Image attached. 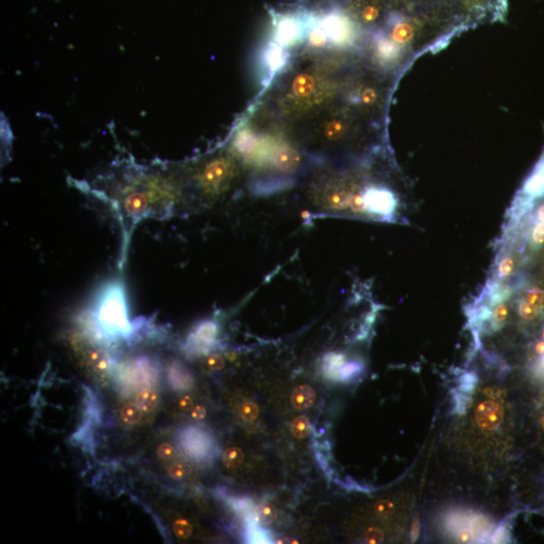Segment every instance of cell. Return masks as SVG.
<instances>
[{
	"instance_id": "7c38bea8",
	"label": "cell",
	"mask_w": 544,
	"mask_h": 544,
	"mask_svg": "<svg viewBox=\"0 0 544 544\" xmlns=\"http://www.w3.org/2000/svg\"><path fill=\"white\" fill-rule=\"evenodd\" d=\"M475 418L481 429L485 431H494L502 424L504 420V409L502 405L496 401H482L476 408Z\"/></svg>"
},
{
	"instance_id": "277c9868",
	"label": "cell",
	"mask_w": 544,
	"mask_h": 544,
	"mask_svg": "<svg viewBox=\"0 0 544 544\" xmlns=\"http://www.w3.org/2000/svg\"><path fill=\"white\" fill-rule=\"evenodd\" d=\"M368 219L395 222L399 216V199L394 191L385 185H372L363 191Z\"/></svg>"
},
{
	"instance_id": "ab89813d",
	"label": "cell",
	"mask_w": 544,
	"mask_h": 544,
	"mask_svg": "<svg viewBox=\"0 0 544 544\" xmlns=\"http://www.w3.org/2000/svg\"><path fill=\"white\" fill-rule=\"evenodd\" d=\"M166 472L170 478L180 481L183 480L187 475V468L180 462H172L166 467Z\"/></svg>"
},
{
	"instance_id": "8d00e7d4",
	"label": "cell",
	"mask_w": 544,
	"mask_h": 544,
	"mask_svg": "<svg viewBox=\"0 0 544 544\" xmlns=\"http://www.w3.org/2000/svg\"><path fill=\"white\" fill-rule=\"evenodd\" d=\"M240 416L245 422H254L259 416L258 405L252 401H247L240 408Z\"/></svg>"
},
{
	"instance_id": "e0dca14e",
	"label": "cell",
	"mask_w": 544,
	"mask_h": 544,
	"mask_svg": "<svg viewBox=\"0 0 544 544\" xmlns=\"http://www.w3.org/2000/svg\"><path fill=\"white\" fill-rule=\"evenodd\" d=\"M85 361L89 365L93 372L98 375H106L113 367V360L109 354L98 348H88L85 352Z\"/></svg>"
},
{
	"instance_id": "681fc988",
	"label": "cell",
	"mask_w": 544,
	"mask_h": 544,
	"mask_svg": "<svg viewBox=\"0 0 544 544\" xmlns=\"http://www.w3.org/2000/svg\"><path fill=\"white\" fill-rule=\"evenodd\" d=\"M541 427H543V429H544V416H543V418H541Z\"/></svg>"
},
{
	"instance_id": "60d3db41",
	"label": "cell",
	"mask_w": 544,
	"mask_h": 544,
	"mask_svg": "<svg viewBox=\"0 0 544 544\" xmlns=\"http://www.w3.org/2000/svg\"><path fill=\"white\" fill-rule=\"evenodd\" d=\"M375 513L378 517L387 518L392 515L394 511V504L389 500H380L375 504Z\"/></svg>"
},
{
	"instance_id": "30bf717a",
	"label": "cell",
	"mask_w": 544,
	"mask_h": 544,
	"mask_svg": "<svg viewBox=\"0 0 544 544\" xmlns=\"http://www.w3.org/2000/svg\"><path fill=\"white\" fill-rule=\"evenodd\" d=\"M312 16H299L295 14L280 15L276 21L275 41L282 47L295 45L304 36L310 27Z\"/></svg>"
},
{
	"instance_id": "2e32d148",
	"label": "cell",
	"mask_w": 544,
	"mask_h": 544,
	"mask_svg": "<svg viewBox=\"0 0 544 544\" xmlns=\"http://www.w3.org/2000/svg\"><path fill=\"white\" fill-rule=\"evenodd\" d=\"M287 57V52L282 45L277 43H271L267 45L263 53V62L271 76L277 74L286 67Z\"/></svg>"
},
{
	"instance_id": "83f0119b",
	"label": "cell",
	"mask_w": 544,
	"mask_h": 544,
	"mask_svg": "<svg viewBox=\"0 0 544 544\" xmlns=\"http://www.w3.org/2000/svg\"><path fill=\"white\" fill-rule=\"evenodd\" d=\"M276 517H277V509L271 503L260 504L254 510V518L261 525H263V524L264 525L271 524L276 519Z\"/></svg>"
},
{
	"instance_id": "3957f363",
	"label": "cell",
	"mask_w": 544,
	"mask_h": 544,
	"mask_svg": "<svg viewBox=\"0 0 544 544\" xmlns=\"http://www.w3.org/2000/svg\"><path fill=\"white\" fill-rule=\"evenodd\" d=\"M177 442L183 455L198 463H206L217 455L215 438L204 427L196 425L183 427L179 431Z\"/></svg>"
},
{
	"instance_id": "7bdbcfd3",
	"label": "cell",
	"mask_w": 544,
	"mask_h": 544,
	"mask_svg": "<svg viewBox=\"0 0 544 544\" xmlns=\"http://www.w3.org/2000/svg\"><path fill=\"white\" fill-rule=\"evenodd\" d=\"M377 93L376 91L373 89H366L362 91L359 96L360 102L363 104H372L376 101Z\"/></svg>"
},
{
	"instance_id": "c3c4849f",
	"label": "cell",
	"mask_w": 544,
	"mask_h": 544,
	"mask_svg": "<svg viewBox=\"0 0 544 544\" xmlns=\"http://www.w3.org/2000/svg\"><path fill=\"white\" fill-rule=\"evenodd\" d=\"M533 351H534V354L536 356H541L544 354V341L539 340L535 343L534 346H533Z\"/></svg>"
},
{
	"instance_id": "ffe728a7",
	"label": "cell",
	"mask_w": 544,
	"mask_h": 544,
	"mask_svg": "<svg viewBox=\"0 0 544 544\" xmlns=\"http://www.w3.org/2000/svg\"><path fill=\"white\" fill-rule=\"evenodd\" d=\"M245 539L248 543H271V533L257 522L256 518H247L245 529Z\"/></svg>"
},
{
	"instance_id": "603a6c76",
	"label": "cell",
	"mask_w": 544,
	"mask_h": 544,
	"mask_svg": "<svg viewBox=\"0 0 544 544\" xmlns=\"http://www.w3.org/2000/svg\"><path fill=\"white\" fill-rule=\"evenodd\" d=\"M317 83L315 78L310 74H299L295 78L293 82V92L297 96L304 97L310 96L316 90Z\"/></svg>"
},
{
	"instance_id": "d6986e66",
	"label": "cell",
	"mask_w": 544,
	"mask_h": 544,
	"mask_svg": "<svg viewBox=\"0 0 544 544\" xmlns=\"http://www.w3.org/2000/svg\"><path fill=\"white\" fill-rule=\"evenodd\" d=\"M135 403L144 414L152 413L159 403V393L150 386L140 388L136 393Z\"/></svg>"
},
{
	"instance_id": "9c48e42d",
	"label": "cell",
	"mask_w": 544,
	"mask_h": 544,
	"mask_svg": "<svg viewBox=\"0 0 544 544\" xmlns=\"http://www.w3.org/2000/svg\"><path fill=\"white\" fill-rule=\"evenodd\" d=\"M219 332L220 327L215 319L201 321L188 336L185 348L191 354L208 355L217 346Z\"/></svg>"
},
{
	"instance_id": "f6af8a7d",
	"label": "cell",
	"mask_w": 544,
	"mask_h": 544,
	"mask_svg": "<svg viewBox=\"0 0 544 544\" xmlns=\"http://www.w3.org/2000/svg\"><path fill=\"white\" fill-rule=\"evenodd\" d=\"M366 539L368 543H377L382 541L383 535H382L381 531L378 530V529H370V530L367 532Z\"/></svg>"
},
{
	"instance_id": "1f68e13d",
	"label": "cell",
	"mask_w": 544,
	"mask_h": 544,
	"mask_svg": "<svg viewBox=\"0 0 544 544\" xmlns=\"http://www.w3.org/2000/svg\"><path fill=\"white\" fill-rule=\"evenodd\" d=\"M310 427H312V425H310V420L306 416H297L291 423V433H293V437L304 438L310 435Z\"/></svg>"
},
{
	"instance_id": "f546056e",
	"label": "cell",
	"mask_w": 544,
	"mask_h": 544,
	"mask_svg": "<svg viewBox=\"0 0 544 544\" xmlns=\"http://www.w3.org/2000/svg\"><path fill=\"white\" fill-rule=\"evenodd\" d=\"M364 370V364L360 361L346 362L339 372L338 380L351 381L359 376Z\"/></svg>"
},
{
	"instance_id": "9a60e30c",
	"label": "cell",
	"mask_w": 544,
	"mask_h": 544,
	"mask_svg": "<svg viewBox=\"0 0 544 544\" xmlns=\"http://www.w3.org/2000/svg\"><path fill=\"white\" fill-rule=\"evenodd\" d=\"M388 25L390 27V38L397 45H407L413 38L416 30L409 19L403 15H390Z\"/></svg>"
},
{
	"instance_id": "d4e9b609",
	"label": "cell",
	"mask_w": 544,
	"mask_h": 544,
	"mask_svg": "<svg viewBox=\"0 0 544 544\" xmlns=\"http://www.w3.org/2000/svg\"><path fill=\"white\" fill-rule=\"evenodd\" d=\"M144 414V412L138 408L135 403H124L121 407L120 411L122 422L126 425H131V427L138 424V423L141 422Z\"/></svg>"
},
{
	"instance_id": "4dcf8cb0",
	"label": "cell",
	"mask_w": 544,
	"mask_h": 544,
	"mask_svg": "<svg viewBox=\"0 0 544 544\" xmlns=\"http://www.w3.org/2000/svg\"><path fill=\"white\" fill-rule=\"evenodd\" d=\"M346 131V123L343 122L342 120H335L326 124L324 133L330 141H337L345 135Z\"/></svg>"
},
{
	"instance_id": "484cf974",
	"label": "cell",
	"mask_w": 544,
	"mask_h": 544,
	"mask_svg": "<svg viewBox=\"0 0 544 544\" xmlns=\"http://www.w3.org/2000/svg\"><path fill=\"white\" fill-rule=\"evenodd\" d=\"M257 144L256 136L250 131H242L235 138L234 146L241 155H250L256 148Z\"/></svg>"
},
{
	"instance_id": "f1b7e54d",
	"label": "cell",
	"mask_w": 544,
	"mask_h": 544,
	"mask_svg": "<svg viewBox=\"0 0 544 544\" xmlns=\"http://www.w3.org/2000/svg\"><path fill=\"white\" fill-rule=\"evenodd\" d=\"M244 453L241 449L231 446L226 449L222 455V463L227 468H236L243 463Z\"/></svg>"
},
{
	"instance_id": "f35d334b",
	"label": "cell",
	"mask_w": 544,
	"mask_h": 544,
	"mask_svg": "<svg viewBox=\"0 0 544 544\" xmlns=\"http://www.w3.org/2000/svg\"><path fill=\"white\" fill-rule=\"evenodd\" d=\"M460 390L463 393H468L474 390L478 378L474 372H466L460 377Z\"/></svg>"
},
{
	"instance_id": "6da1fadb",
	"label": "cell",
	"mask_w": 544,
	"mask_h": 544,
	"mask_svg": "<svg viewBox=\"0 0 544 544\" xmlns=\"http://www.w3.org/2000/svg\"><path fill=\"white\" fill-rule=\"evenodd\" d=\"M112 185L120 213L133 223L150 216L166 215L176 203L177 187L157 168L133 166L120 172Z\"/></svg>"
},
{
	"instance_id": "7402d4cb",
	"label": "cell",
	"mask_w": 544,
	"mask_h": 544,
	"mask_svg": "<svg viewBox=\"0 0 544 544\" xmlns=\"http://www.w3.org/2000/svg\"><path fill=\"white\" fill-rule=\"evenodd\" d=\"M346 356L340 352H330L323 358V371L331 379L338 380L339 372L346 363Z\"/></svg>"
},
{
	"instance_id": "74e56055",
	"label": "cell",
	"mask_w": 544,
	"mask_h": 544,
	"mask_svg": "<svg viewBox=\"0 0 544 544\" xmlns=\"http://www.w3.org/2000/svg\"><path fill=\"white\" fill-rule=\"evenodd\" d=\"M489 543H509L510 532L507 528V524L501 523V525H499L494 532H492L491 536H489Z\"/></svg>"
},
{
	"instance_id": "44dd1931",
	"label": "cell",
	"mask_w": 544,
	"mask_h": 544,
	"mask_svg": "<svg viewBox=\"0 0 544 544\" xmlns=\"http://www.w3.org/2000/svg\"><path fill=\"white\" fill-rule=\"evenodd\" d=\"M316 397L314 388L308 385L299 386L291 394V405L297 409L306 410L314 405Z\"/></svg>"
},
{
	"instance_id": "ac0fdd59",
	"label": "cell",
	"mask_w": 544,
	"mask_h": 544,
	"mask_svg": "<svg viewBox=\"0 0 544 544\" xmlns=\"http://www.w3.org/2000/svg\"><path fill=\"white\" fill-rule=\"evenodd\" d=\"M375 44H376L378 58L384 62H392L400 55V45L393 42L392 38L382 32H378L375 36Z\"/></svg>"
},
{
	"instance_id": "7a4b0ae2",
	"label": "cell",
	"mask_w": 544,
	"mask_h": 544,
	"mask_svg": "<svg viewBox=\"0 0 544 544\" xmlns=\"http://www.w3.org/2000/svg\"><path fill=\"white\" fill-rule=\"evenodd\" d=\"M144 321L129 319L126 293L122 282H108L99 291L92 310L83 316L84 328L97 342L131 340L144 328Z\"/></svg>"
},
{
	"instance_id": "d590c367",
	"label": "cell",
	"mask_w": 544,
	"mask_h": 544,
	"mask_svg": "<svg viewBox=\"0 0 544 544\" xmlns=\"http://www.w3.org/2000/svg\"><path fill=\"white\" fill-rule=\"evenodd\" d=\"M157 455L161 461L172 462L177 457V450L170 442H163L157 446Z\"/></svg>"
},
{
	"instance_id": "4fadbf2b",
	"label": "cell",
	"mask_w": 544,
	"mask_h": 544,
	"mask_svg": "<svg viewBox=\"0 0 544 544\" xmlns=\"http://www.w3.org/2000/svg\"><path fill=\"white\" fill-rule=\"evenodd\" d=\"M518 196L528 200L535 201L544 196V152L539 163L533 168L530 176L524 181L523 187Z\"/></svg>"
},
{
	"instance_id": "836d02e7",
	"label": "cell",
	"mask_w": 544,
	"mask_h": 544,
	"mask_svg": "<svg viewBox=\"0 0 544 544\" xmlns=\"http://www.w3.org/2000/svg\"><path fill=\"white\" fill-rule=\"evenodd\" d=\"M380 14V6L376 2H369L363 6L360 12V19L363 23H370L376 21Z\"/></svg>"
},
{
	"instance_id": "cb8c5ba5",
	"label": "cell",
	"mask_w": 544,
	"mask_h": 544,
	"mask_svg": "<svg viewBox=\"0 0 544 544\" xmlns=\"http://www.w3.org/2000/svg\"><path fill=\"white\" fill-rule=\"evenodd\" d=\"M513 304H515V312L517 316L519 317L522 321H528V323L535 321V319L539 317L541 310H543L541 308L529 304V302L525 301L520 295H517Z\"/></svg>"
},
{
	"instance_id": "5bb4252c",
	"label": "cell",
	"mask_w": 544,
	"mask_h": 544,
	"mask_svg": "<svg viewBox=\"0 0 544 544\" xmlns=\"http://www.w3.org/2000/svg\"><path fill=\"white\" fill-rule=\"evenodd\" d=\"M302 155L289 146H282L274 150L271 157V165L282 174H291L299 168Z\"/></svg>"
},
{
	"instance_id": "e575fe53",
	"label": "cell",
	"mask_w": 544,
	"mask_h": 544,
	"mask_svg": "<svg viewBox=\"0 0 544 544\" xmlns=\"http://www.w3.org/2000/svg\"><path fill=\"white\" fill-rule=\"evenodd\" d=\"M204 367L208 371H219L225 367V359L218 353H210L206 355Z\"/></svg>"
},
{
	"instance_id": "d6a6232c",
	"label": "cell",
	"mask_w": 544,
	"mask_h": 544,
	"mask_svg": "<svg viewBox=\"0 0 544 544\" xmlns=\"http://www.w3.org/2000/svg\"><path fill=\"white\" fill-rule=\"evenodd\" d=\"M172 530L178 539H188L193 532V526L185 518H177L172 522Z\"/></svg>"
},
{
	"instance_id": "7dc6e473",
	"label": "cell",
	"mask_w": 544,
	"mask_h": 544,
	"mask_svg": "<svg viewBox=\"0 0 544 544\" xmlns=\"http://www.w3.org/2000/svg\"><path fill=\"white\" fill-rule=\"evenodd\" d=\"M535 374L539 375L544 379V354L539 356V359L537 360L536 364L534 366Z\"/></svg>"
},
{
	"instance_id": "5b68a950",
	"label": "cell",
	"mask_w": 544,
	"mask_h": 544,
	"mask_svg": "<svg viewBox=\"0 0 544 544\" xmlns=\"http://www.w3.org/2000/svg\"><path fill=\"white\" fill-rule=\"evenodd\" d=\"M234 174V163L229 157L211 159L196 174V183L205 196L220 195L230 183Z\"/></svg>"
},
{
	"instance_id": "bcb514c9",
	"label": "cell",
	"mask_w": 544,
	"mask_h": 544,
	"mask_svg": "<svg viewBox=\"0 0 544 544\" xmlns=\"http://www.w3.org/2000/svg\"><path fill=\"white\" fill-rule=\"evenodd\" d=\"M420 516L416 515V518L413 519V521H412V528L411 530H410V539H411L412 543H414V541L418 539V537L420 536Z\"/></svg>"
},
{
	"instance_id": "8992f818",
	"label": "cell",
	"mask_w": 544,
	"mask_h": 544,
	"mask_svg": "<svg viewBox=\"0 0 544 544\" xmlns=\"http://www.w3.org/2000/svg\"><path fill=\"white\" fill-rule=\"evenodd\" d=\"M446 526L460 543H473L476 539H489L492 525L489 520L478 513L453 512L446 517Z\"/></svg>"
},
{
	"instance_id": "52a82bcc",
	"label": "cell",
	"mask_w": 544,
	"mask_h": 544,
	"mask_svg": "<svg viewBox=\"0 0 544 544\" xmlns=\"http://www.w3.org/2000/svg\"><path fill=\"white\" fill-rule=\"evenodd\" d=\"M161 377V369L157 358L150 355H138L120 368V378L125 385L136 389L150 386L155 387Z\"/></svg>"
},
{
	"instance_id": "8fae6325",
	"label": "cell",
	"mask_w": 544,
	"mask_h": 544,
	"mask_svg": "<svg viewBox=\"0 0 544 544\" xmlns=\"http://www.w3.org/2000/svg\"><path fill=\"white\" fill-rule=\"evenodd\" d=\"M166 377L174 392H189L195 385V376L191 369L178 358H172L166 363Z\"/></svg>"
},
{
	"instance_id": "4316f807",
	"label": "cell",
	"mask_w": 544,
	"mask_h": 544,
	"mask_svg": "<svg viewBox=\"0 0 544 544\" xmlns=\"http://www.w3.org/2000/svg\"><path fill=\"white\" fill-rule=\"evenodd\" d=\"M308 29H310L308 34V45L312 47H315V49L325 47L328 43H329V38H328L325 30L319 27L317 21H314L313 23L312 21H310V27H308Z\"/></svg>"
},
{
	"instance_id": "ba28073f",
	"label": "cell",
	"mask_w": 544,
	"mask_h": 544,
	"mask_svg": "<svg viewBox=\"0 0 544 544\" xmlns=\"http://www.w3.org/2000/svg\"><path fill=\"white\" fill-rule=\"evenodd\" d=\"M319 27L325 30L332 44L344 45L350 44L355 36V29L352 19L340 10H332L317 19Z\"/></svg>"
},
{
	"instance_id": "b9f144b4",
	"label": "cell",
	"mask_w": 544,
	"mask_h": 544,
	"mask_svg": "<svg viewBox=\"0 0 544 544\" xmlns=\"http://www.w3.org/2000/svg\"><path fill=\"white\" fill-rule=\"evenodd\" d=\"M178 407L181 411H191L192 408L195 407V400L193 396L189 394L183 395L178 401Z\"/></svg>"
},
{
	"instance_id": "ee69618b",
	"label": "cell",
	"mask_w": 544,
	"mask_h": 544,
	"mask_svg": "<svg viewBox=\"0 0 544 544\" xmlns=\"http://www.w3.org/2000/svg\"><path fill=\"white\" fill-rule=\"evenodd\" d=\"M190 416H191L192 420H196V422L205 420L207 416L206 407L202 405H195V407L192 408Z\"/></svg>"
}]
</instances>
